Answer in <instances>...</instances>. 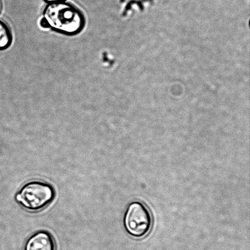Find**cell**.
<instances>
[{"label":"cell","mask_w":250,"mask_h":250,"mask_svg":"<svg viewBox=\"0 0 250 250\" xmlns=\"http://www.w3.org/2000/svg\"><path fill=\"white\" fill-rule=\"evenodd\" d=\"M43 19L47 21L51 30L68 36L78 35L85 25L83 12L74 5L65 1L46 5L43 10Z\"/></svg>","instance_id":"6da1fadb"},{"label":"cell","mask_w":250,"mask_h":250,"mask_svg":"<svg viewBox=\"0 0 250 250\" xmlns=\"http://www.w3.org/2000/svg\"><path fill=\"white\" fill-rule=\"evenodd\" d=\"M55 198V191L50 184L41 181L26 183L16 196L22 207L31 212L42 210Z\"/></svg>","instance_id":"7a4b0ae2"},{"label":"cell","mask_w":250,"mask_h":250,"mask_svg":"<svg viewBox=\"0 0 250 250\" xmlns=\"http://www.w3.org/2000/svg\"><path fill=\"white\" fill-rule=\"evenodd\" d=\"M152 223L150 212L143 203L132 202L127 206L124 216V226L130 236L135 238L146 236L150 231Z\"/></svg>","instance_id":"3957f363"},{"label":"cell","mask_w":250,"mask_h":250,"mask_svg":"<svg viewBox=\"0 0 250 250\" xmlns=\"http://www.w3.org/2000/svg\"><path fill=\"white\" fill-rule=\"evenodd\" d=\"M24 250H56L55 242L48 232L38 231L28 239Z\"/></svg>","instance_id":"277c9868"},{"label":"cell","mask_w":250,"mask_h":250,"mask_svg":"<svg viewBox=\"0 0 250 250\" xmlns=\"http://www.w3.org/2000/svg\"><path fill=\"white\" fill-rule=\"evenodd\" d=\"M13 38L7 24L0 20V51L6 50L11 46Z\"/></svg>","instance_id":"5b68a950"},{"label":"cell","mask_w":250,"mask_h":250,"mask_svg":"<svg viewBox=\"0 0 250 250\" xmlns=\"http://www.w3.org/2000/svg\"><path fill=\"white\" fill-rule=\"evenodd\" d=\"M40 25L42 27V28H43L44 29L49 28L47 21H46L43 18L41 19V21H40Z\"/></svg>","instance_id":"8992f818"},{"label":"cell","mask_w":250,"mask_h":250,"mask_svg":"<svg viewBox=\"0 0 250 250\" xmlns=\"http://www.w3.org/2000/svg\"><path fill=\"white\" fill-rule=\"evenodd\" d=\"M43 1L45 2L46 3L50 4L55 3V2H64L66 0H43Z\"/></svg>","instance_id":"52a82bcc"},{"label":"cell","mask_w":250,"mask_h":250,"mask_svg":"<svg viewBox=\"0 0 250 250\" xmlns=\"http://www.w3.org/2000/svg\"><path fill=\"white\" fill-rule=\"evenodd\" d=\"M0 9H1V5H0Z\"/></svg>","instance_id":"ba28073f"}]
</instances>
